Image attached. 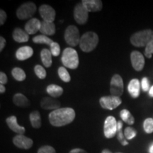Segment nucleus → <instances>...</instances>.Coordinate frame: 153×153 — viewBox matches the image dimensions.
Here are the masks:
<instances>
[{
  "mask_svg": "<svg viewBox=\"0 0 153 153\" xmlns=\"http://www.w3.org/2000/svg\"><path fill=\"white\" fill-rule=\"evenodd\" d=\"M75 118V111L72 108H60L50 113L48 118L51 124L61 127L71 123Z\"/></svg>",
  "mask_w": 153,
  "mask_h": 153,
  "instance_id": "1",
  "label": "nucleus"
},
{
  "mask_svg": "<svg viewBox=\"0 0 153 153\" xmlns=\"http://www.w3.org/2000/svg\"><path fill=\"white\" fill-rule=\"evenodd\" d=\"M153 41V30L146 29L135 33L131 36V43L135 47H146Z\"/></svg>",
  "mask_w": 153,
  "mask_h": 153,
  "instance_id": "2",
  "label": "nucleus"
},
{
  "mask_svg": "<svg viewBox=\"0 0 153 153\" xmlns=\"http://www.w3.org/2000/svg\"><path fill=\"white\" fill-rule=\"evenodd\" d=\"M99 43V36L92 31L85 33L81 36L79 42V48L82 51L89 53L96 48Z\"/></svg>",
  "mask_w": 153,
  "mask_h": 153,
  "instance_id": "3",
  "label": "nucleus"
},
{
  "mask_svg": "<svg viewBox=\"0 0 153 153\" xmlns=\"http://www.w3.org/2000/svg\"><path fill=\"white\" fill-rule=\"evenodd\" d=\"M61 60H62L63 65L65 68H68L72 70L76 69L79 66L78 53L75 50L71 48H66L63 51Z\"/></svg>",
  "mask_w": 153,
  "mask_h": 153,
  "instance_id": "4",
  "label": "nucleus"
},
{
  "mask_svg": "<svg viewBox=\"0 0 153 153\" xmlns=\"http://www.w3.org/2000/svg\"><path fill=\"white\" fill-rule=\"evenodd\" d=\"M81 36L78 28L74 25H70L66 28L65 32V41L69 45L75 47L79 44Z\"/></svg>",
  "mask_w": 153,
  "mask_h": 153,
  "instance_id": "5",
  "label": "nucleus"
},
{
  "mask_svg": "<svg viewBox=\"0 0 153 153\" xmlns=\"http://www.w3.org/2000/svg\"><path fill=\"white\" fill-rule=\"evenodd\" d=\"M36 6L33 2L23 4L16 11V16L20 20H25L31 18L36 11Z\"/></svg>",
  "mask_w": 153,
  "mask_h": 153,
  "instance_id": "6",
  "label": "nucleus"
},
{
  "mask_svg": "<svg viewBox=\"0 0 153 153\" xmlns=\"http://www.w3.org/2000/svg\"><path fill=\"white\" fill-rule=\"evenodd\" d=\"M118 122L114 116H109L104 121V133L106 138L110 139L114 137L117 134Z\"/></svg>",
  "mask_w": 153,
  "mask_h": 153,
  "instance_id": "7",
  "label": "nucleus"
},
{
  "mask_svg": "<svg viewBox=\"0 0 153 153\" xmlns=\"http://www.w3.org/2000/svg\"><path fill=\"white\" fill-rule=\"evenodd\" d=\"M111 95L120 97L123 93V81L119 74H114L110 83Z\"/></svg>",
  "mask_w": 153,
  "mask_h": 153,
  "instance_id": "8",
  "label": "nucleus"
},
{
  "mask_svg": "<svg viewBox=\"0 0 153 153\" xmlns=\"http://www.w3.org/2000/svg\"><path fill=\"white\" fill-rule=\"evenodd\" d=\"M99 103L101 106L104 109L113 110L121 104L122 100L120 97L111 95L101 97L99 100Z\"/></svg>",
  "mask_w": 153,
  "mask_h": 153,
  "instance_id": "9",
  "label": "nucleus"
},
{
  "mask_svg": "<svg viewBox=\"0 0 153 153\" xmlns=\"http://www.w3.org/2000/svg\"><path fill=\"white\" fill-rule=\"evenodd\" d=\"M74 18L75 22L80 25L85 24L89 19L88 11L82 3L75 6L74 9Z\"/></svg>",
  "mask_w": 153,
  "mask_h": 153,
  "instance_id": "10",
  "label": "nucleus"
},
{
  "mask_svg": "<svg viewBox=\"0 0 153 153\" xmlns=\"http://www.w3.org/2000/svg\"><path fill=\"white\" fill-rule=\"evenodd\" d=\"M39 13L43 21L48 22H53L55 19V9L50 5L43 4L39 7Z\"/></svg>",
  "mask_w": 153,
  "mask_h": 153,
  "instance_id": "11",
  "label": "nucleus"
},
{
  "mask_svg": "<svg viewBox=\"0 0 153 153\" xmlns=\"http://www.w3.org/2000/svg\"><path fill=\"white\" fill-rule=\"evenodd\" d=\"M132 66L136 71H141L145 65V58L139 51H133L131 54Z\"/></svg>",
  "mask_w": 153,
  "mask_h": 153,
  "instance_id": "12",
  "label": "nucleus"
},
{
  "mask_svg": "<svg viewBox=\"0 0 153 153\" xmlns=\"http://www.w3.org/2000/svg\"><path fill=\"white\" fill-rule=\"evenodd\" d=\"M13 143L17 148L28 150L33 146V142L31 139L24 135H17L13 138Z\"/></svg>",
  "mask_w": 153,
  "mask_h": 153,
  "instance_id": "13",
  "label": "nucleus"
},
{
  "mask_svg": "<svg viewBox=\"0 0 153 153\" xmlns=\"http://www.w3.org/2000/svg\"><path fill=\"white\" fill-rule=\"evenodd\" d=\"M41 106L45 110H56L60 108V102L53 97H44L41 101Z\"/></svg>",
  "mask_w": 153,
  "mask_h": 153,
  "instance_id": "14",
  "label": "nucleus"
},
{
  "mask_svg": "<svg viewBox=\"0 0 153 153\" xmlns=\"http://www.w3.org/2000/svg\"><path fill=\"white\" fill-rule=\"evenodd\" d=\"M41 27V22L36 18L30 19L25 25V31L28 35H33L40 31Z\"/></svg>",
  "mask_w": 153,
  "mask_h": 153,
  "instance_id": "15",
  "label": "nucleus"
},
{
  "mask_svg": "<svg viewBox=\"0 0 153 153\" xmlns=\"http://www.w3.org/2000/svg\"><path fill=\"white\" fill-rule=\"evenodd\" d=\"M82 4L89 12H96L102 9L103 4L101 0H83Z\"/></svg>",
  "mask_w": 153,
  "mask_h": 153,
  "instance_id": "16",
  "label": "nucleus"
},
{
  "mask_svg": "<svg viewBox=\"0 0 153 153\" xmlns=\"http://www.w3.org/2000/svg\"><path fill=\"white\" fill-rule=\"evenodd\" d=\"M6 122H7V126H9V128L15 133H18L19 135H23L26 131L24 127L19 125L18 122H17V118L15 116H11L10 117L7 118Z\"/></svg>",
  "mask_w": 153,
  "mask_h": 153,
  "instance_id": "17",
  "label": "nucleus"
},
{
  "mask_svg": "<svg viewBox=\"0 0 153 153\" xmlns=\"http://www.w3.org/2000/svg\"><path fill=\"white\" fill-rule=\"evenodd\" d=\"M33 55V48L30 46H23L19 48L16 52V57L17 60L23 61L28 60Z\"/></svg>",
  "mask_w": 153,
  "mask_h": 153,
  "instance_id": "18",
  "label": "nucleus"
},
{
  "mask_svg": "<svg viewBox=\"0 0 153 153\" xmlns=\"http://www.w3.org/2000/svg\"><path fill=\"white\" fill-rule=\"evenodd\" d=\"M128 91L133 98H137L140 92V85L139 80L137 79H132L128 85Z\"/></svg>",
  "mask_w": 153,
  "mask_h": 153,
  "instance_id": "19",
  "label": "nucleus"
},
{
  "mask_svg": "<svg viewBox=\"0 0 153 153\" xmlns=\"http://www.w3.org/2000/svg\"><path fill=\"white\" fill-rule=\"evenodd\" d=\"M13 39L17 43H26L29 40V35L20 28H16L12 33Z\"/></svg>",
  "mask_w": 153,
  "mask_h": 153,
  "instance_id": "20",
  "label": "nucleus"
},
{
  "mask_svg": "<svg viewBox=\"0 0 153 153\" xmlns=\"http://www.w3.org/2000/svg\"><path fill=\"white\" fill-rule=\"evenodd\" d=\"M40 32L45 36H53L55 33V25L53 22H48L43 21Z\"/></svg>",
  "mask_w": 153,
  "mask_h": 153,
  "instance_id": "21",
  "label": "nucleus"
},
{
  "mask_svg": "<svg viewBox=\"0 0 153 153\" xmlns=\"http://www.w3.org/2000/svg\"><path fill=\"white\" fill-rule=\"evenodd\" d=\"M13 102L16 106L22 108L27 107L30 105V101L27 97L21 93H17L13 97Z\"/></svg>",
  "mask_w": 153,
  "mask_h": 153,
  "instance_id": "22",
  "label": "nucleus"
},
{
  "mask_svg": "<svg viewBox=\"0 0 153 153\" xmlns=\"http://www.w3.org/2000/svg\"><path fill=\"white\" fill-rule=\"evenodd\" d=\"M41 58L43 65L50 68L52 65V54L48 49H43L41 52Z\"/></svg>",
  "mask_w": 153,
  "mask_h": 153,
  "instance_id": "23",
  "label": "nucleus"
},
{
  "mask_svg": "<svg viewBox=\"0 0 153 153\" xmlns=\"http://www.w3.org/2000/svg\"><path fill=\"white\" fill-rule=\"evenodd\" d=\"M47 92L53 98H57V97H60L63 93V89L60 86L56 85H50L47 87Z\"/></svg>",
  "mask_w": 153,
  "mask_h": 153,
  "instance_id": "24",
  "label": "nucleus"
},
{
  "mask_svg": "<svg viewBox=\"0 0 153 153\" xmlns=\"http://www.w3.org/2000/svg\"><path fill=\"white\" fill-rule=\"evenodd\" d=\"M29 118L31 126L34 128H40L41 127V114L38 111H34L29 115Z\"/></svg>",
  "mask_w": 153,
  "mask_h": 153,
  "instance_id": "25",
  "label": "nucleus"
},
{
  "mask_svg": "<svg viewBox=\"0 0 153 153\" xmlns=\"http://www.w3.org/2000/svg\"><path fill=\"white\" fill-rule=\"evenodd\" d=\"M120 116L123 121L128 123V125H133L135 123V118L133 116V115L131 114V112L127 109H123L120 112Z\"/></svg>",
  "mask_w": 153,
  "mask_h": 153,
  "instance_id": "26",
  "label": "nucleus"
},
{
  "mask_svg": "<svg viewBox=\"0 0 153 153\" xmlns=\"http://www.w3.org/2000/svg\"><path fill=\"white\" fill-rule=\"evenodd\" d=\"M33 42L37 44H45V45H51L53 43V41L51 38L45 35H38L33 38Z\"/></svg>",
  "mask_w": 153,
  "mask_h": 153,
  "instance_id": "27",
  "label": "nucleus"
},
{
  "mask_svg": "<svg viewBox=\"0 0 153 153\" xmlns=\"http://www.w3.org/2000/svg\"><path fill=\"white\" fill-rule=\"evenodd\" d=\"M11 74L14 79L19 82L24 81L26 77L25 72L20 68H14L11 71Z\"/></svg>",
  "mask_w": 153,
  "mask_h": 153,
  "instance_id": "28",
  "label": "nucleus"
},
{
  "mask_svg": "<svg viewBox=\"0 0 153 153\" xmlns=\"http://www.w3.org/2000/svg\"><path fill=\"white\" fill-rule=\"evenodd\" d=\"M123 123L120 120H118V131H117V138L118 140V141L120 143V144L123 146L125 145H128V141H126V140L125 139V135L123 133V131H122V128H123Z\"/></svg>",
  "mask_w": 153,
  "mask_h": 153,
  "instance_id": "29",
  "label": "nucleus"
},
{
  "mask_svg": "<svg viewBox=\"0 0 153 153\" xmlns=\"http://www.w3.org/2000/svg\"><path fill=\"white\" fill-rule=\"evenodd\" d=\"M58 75L60 78L65 82H70L71 80V77H70V74L66 70L65 67H60L58 68Z\"/></svg>",
  "mask_w": 153,
  "mask_h": 153,
  "instance_id": "30",
  "label": "nucleus"
},
{
  "mask_svg": "<svg viewBox=\"0 0 153 153\" xmlns=\"http://www.w3.org/2000/svg\"><path fill=\"white\" fill-rule=\"evenodd\" d=\"M143 128H144V131L146 133H152L153 132V118H146L143 123Z\"/></svg>",
  "mask_w": 153,
  "mask_h": 153,
  "instance_id": "31",
  "label": "nucleus"
},
{
  "mask_svg": "<svg viewBox=\"0 0 153 153\" xmlns=\"http://www.w3.org/2000/svg\"><path fill=\"white\" fill-rule=\"evenodd\" d=\"M34 72H35L36 76L39 79H43L46 77V71H45L44 68H43L41 65H37L35 66V68H34Z\"/></svg>",
  "mask_w": 153,
  "mask_h": 153,
  "instance_id": "32",
  "label": "nucleus"
},
{
  "mask_svg": "<svg viewBox=\"0 0 153 153\" xmlns=\"http://www.w3.org/2000/svg\"><path fill=\"white\" fill-rule=\"evenodd\" d=\"M137 132L132 127H127L124 131V135L126 138L128 140H132L136 136Z\"/></svg>",
  "mask_w": 153,
  "mask_h": 153,
  "instance_id": "33",
  "label": "nucleus"
},
{
  "mask_svg": "<svg viewBox=\"0 0 153 153\" xmlns=\"http://www.w3.org/2000/svg\"><path fill=\"white\" fill-rule=\"evenodd\" d=\"M50 51H51V54L53 56H58L60 53V47L59 44L56 42H53V43L50 45Z\"/></svg>",
  "mask_w": 153,
  "mask_h": 153,
  "instance_id": "34",
  "label": "nucleus"
},
{
  "mask_svg": "<svg viewBox=\"0 0 153 153\" xmlns=\"http://www.w3.org/2000/svg\"><path fill=\"white\" fill-rule=\"evenodd\" d=\"M38 153H56L55 150L50 145H45L38 149Z\"/></svg>",
  "mask_w": 153,
  "mask_h": 153,
  "instance_id": "35",
  "label": "nucleus"
},
{
  "mask_svg": "<svg viewBox=\"0 0 153 153\" xmlns=\"http://www.w3.org/2000/svg\"><path fill=\"white\" fill-rule=\"evenodd\" d=\"M153 54V41H151L150 43L145 47V55L148 58H151Z\"/></svg>",
  "mask_w": 153,
  "mask_h": 153,
  "instance_id": "36",
  "label": "nucleus"
},
{
  "mask_svg": "<svg viewBox=\"0 0 153 153\" xmlns=\"http://www.w3.org/2000/svg\"><path fill=\"white\" fill-rule=\"evenodd\" d=\"M141 87H142L143 90L144 91H147L150 90V84H149L148 79L147 77L143 78L142 82H141Z\"/></svg>",
  "mask_w": 153,
  "mask_h": 153,
  "instance_id": "37",
  "label": "nucleus"
},
{
  "mask_svg": "<svg viewBox=\"0 0 153 153\" xmlns=\"http://www.w3.org/2000/svg\"><path fill=\"white\" fill-rule=\"evenodd\" d=\"M7 13H6L4 10H2V9H1V10H0V25H1V26H2V25L4 24L6 20H7Z\"/></svg>",
  "mask_w": 153,
  "mask_h": 153,
  "instance_id": "38",
  "label": "nucleus"
},
{
  "mask_svg": "<svg viewBox=\"0 0 153 153\" xmlns=\"http://www.w3.org/2000/svg\"><path fill=\"white\" fill-rule=\"evenodd\" d=\"M8 82V79H7V76L6 75L4 72H0V83L1 85H5Z\"/></svg>",
  "mask_w": 153,
  "mask_h": 153,
  "instance_id": "39",
  "label": "nucleus"
},
{
  "mask_svg": "<svg viewBox=\"0 0 153 153\" xmlns=\"http://www.w3.org/2000/svg\"><path fill=\"white\" fill-rule=\"evenodd\" d=\"M6 40L4 38H3L2 36H1L0 37V52H1V51H3V49L4 48L5 45H6Z\"/></svg>",
  "mask_w": 153,
  "mask_h": 153,
  "instance_id": "40",
  "label": "nucleus"
},
{
  "mask_svg": "<svg viewBox=\"0 0 153 153\" xmlns=\"http://www.w3.org/2000/svg\"><path fill=\"white\" fill-rule=\"evenodd\" d=\"M69 153H87L85 150H82L80 148H75L73 150H70V152Z\"/></svg>",
  "mask_w": 153,
  "mask_h": 153,
  "instance_id": "41",
  "label": "nucleus"
},
{
  "mask_svg": "<svg viewBox=\"0 0 153 153\" xmlns=\"http://www.w3.org/2000/svg\"><path fill=\"white\" fill-rule=\"evenodd\" d=\"M6 91V88L3 85H0V93L3 94Z\"/></svg>",
  "mask_w": 153,
  "mask_h": 153,
  "instance_id": "42",
  "label": "nucleus"
},
{
  "mask_svg": "<svg viewBox=\"0 0 153 153\" xmlns=\"http://www.w3.org/2000/svg\"><path fill=\"white\" fill-rule=\"evenodd\" d=\"M149 95H150L151 97H153V85L150 87V90H149Z\"/></svg>",
  "mask_w": 153,
  "mask_h": 153,
  "instance_id": "43",
  "label": "nucleus"
},
{
  "mask_svg": "<svg viewBox=\"0 0 153 153\" xmlns=\"http://www.w3.org/2000/svg\"><path fill=\"white\" fill-rule=\"evenodd\" d=\"M149 152H150V153H153V143L150 145V148H149Z\"/></svg>",
  "mask_w": 153,
  "mask_h": 153,
  "instance_id": "44",
  "label": "nucleus"
},
{
  "mask_svg": "<svg viewBox=\"0 0 153 153\" xmlns=\"http://www.w3.org/2000/svg\"><path fill=\"white\" fill-rule=\"evenodd\" d=\"M101 153H112L109 150H108V149H105V150H104L101 152Z\"/></svg>",
  "mask_w": 153,
  "mask_h": 153,
  "instance_id": "45",
  "label": "nucleus"
}]
</instances>
